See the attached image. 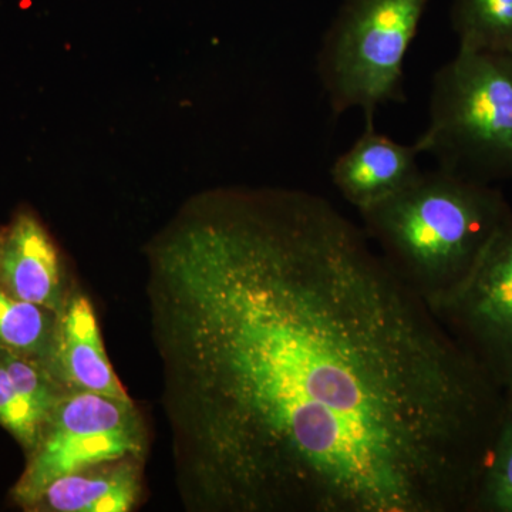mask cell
Listing matches in <instances>:
<instances>
[{
  "label": "cell",
  "instance_id": "cell-1",
  "mask_svg": "<svg viewBox=\"0 0 512 512\" xmlns=\"http://www.w3.org/2000/svg\"><path fill=\"white\" fill-rule=\"evenodd\" d=\"M191 512H470L503 387L330 202L192 198L147 245Z\"/></svg>",
  "mask_w": 512,
  "mask_h": 512
},
{
  "label": "cell",
  "instance_id": "cell-2",
  "mask_svg": "<svg viewBox=\"0 0 512 512\" xmlns=\"http://www.w3.org/2000/svg\"><path fill=\"white\" fill-rule=\"evenodd\" d=\"M511 211L493 184L437 167L360 217L393 274L434 312L467 284Z\"/></svg>",
  "mask_w": 512,
  "mask_h": 512
},
{
  "label": "cell",
  "instance_id": "cell-3",
  "mask_svg": "<svg viewBox=\"0 0 512 512\" xmlns=\"http://www.w3.org/2000/svg\"><path fill=\"white\" fill-rule=\"evenodd\" d=\"M414 144L468 180L512 181V53L458 49L434 73L429 124Z\"/></svg>",
  "mask_w": 512,
  "mask_h": 512
},
{
  "label": "cell",
  "instance_id": "cell-4",
  "mask_svg": "<svg viewBox=\"0 0 512 512\" xmlns=\"http://www.w3.org/2000/svg\"><path fill=\"white\" fill-rule=\"evenodd\" d=\"M429 0H343L318 53V76L333 116L362 110L375 124L383 104L404 103V57Z\"/></svg>",
  "mask_w": 512,
  "mask_h": 512
},
{
  "label": "cell",
  "instance_id": "cell-5",
  "mask_svg": "<svg viewBox=\"0 0 512 512\" xmlns=\"http://www.w3.org/2000/svg\"><path fill=\"white\" fill-rule=\"evenodd\" d=\"M147 426L131 399L70 392L50 414L28 463L12 490L29 511L57 478L107 461L146 460Z\"/></svg>",
  "mask_w": 512,
  "mask_h": 512
},
{
  "label": "cell",
  "instance_id": "cell-6",
  "mask_svg": "<svg viewBox=\"0 0 512 512\" xmlns=\"http://www.w3.org/2000/svg\"><path fill=\"white\" fill-rule=\"evenodd\" d=\"M433 313L504 390L512 377V211L467 284Z\"/></svg>",
  "mask_w": 512,
  "mask_h": 512
},
{
  "label": "cell",
  "instance_id": "cell-7",
  "mask_svg": "<svg viewBox=\"0 0 512 512\" xmlns=\"http://www.w3.org/2000/svg\"><path fill=\"white\" fill-rule=\"evenodd\" d=\"M0 286L59 316L72 295L62 254L33 211L19 210L0 231Z\"/></svg>",
  "mask_w": 512,
  "mask_h": 512
},
{
  "label": "cell",
  "instance_id": "cell-8",
  "mask_svg": "<svg viewBox=\"0 0 512 512\" xmlns=\"http://www.w3.org/2000/svg\"><path fill=\"white\" fill-rule=\"evenodd\" d=\"M416 144L404 146L377 133L375 124L365 126L362 136L340 154L330 170L333 184L357 211L389 200L421 173Z\"/></svg>",
  "mask_w": 512,
  "mask_h": 512
},
{
  "label": "cell",
  "instance_id": "cell-9",
  "mask_svg": "<svg viewBox=\"0 0 512 512\" xmlns=\"http://www.w3.org/2000/svg\"><path fill=\"white\" fill-rule=\"evenodd\" d=\"M49 369L69 392L130 399L111 366L92 302L73 291L59 316Z\"/></svg>",
  "mask_w": 512,
  "mask_h": 512
},
{
  "label": "cell",
  "instance_id": "cell-10",
  "mask_svg": "<svg viewBox=\"0 0 512 512\" xmlns=\"http://www.w3.org/2000/svg\"><path fill=\"white\" fill-rule=\"evenodd\" d=\"M143 463V458H121L57 478L29 511H131L143 495Z\"/></svg>",
  "mask_w": 512,
  "mask_h": 512
},
{
  "label": "cell",
  "instance_id": "cell-11",
  "mask_svg": "<svg viewBox=\"0 0 512 512\" xmlns=\"http://www.w3.org/2000/svg\"><path fill=\"white\" fill-rule=\"evenodd\" d=\"M59 315L22 301L0 286V349L49 367Z\"/></svg>",
  "mask_w": 512,
  "mask_h": 512
},
{
  "label": "cell",
  "instance_id": "cell-12",
  "mask_svg": "<svg viewBox=\"0 0 512 512\" xmlns=\"http://www.w3.org/2000/svg\"><path fill=\"white\" fill-rule=\"evenodd\" d=\"M458 49L512 53V0H453Z\"/></svg>",
  "mask_w": 512,
  "mask_h": 512
},
{
  "label": "cell",
  "instance_id": "cell-13",
  "mask_svg": "<svg viewBox=\"0 0 512 512\" xmlns=\"http://www.w3.org/2000/svg\"><path fill=\"white\" fill-rule=\"evenodd\" d=\"M471 512H512V410L507 403L478 480Z\"/></svg>",
  "mask_w": 512,
  "mask_h": 512
},
{
  "label": "cell",
  "instance_id": "cell-14",
  "mask_svg": "<svg viewBox=\"0 0 512 512\" xmlns=\"http://www.w3.org/2000/svg\"><path fill=\"white\" fill-rule=\"evenodd\" d=\"M46 421L47 417L23 396L0 360V426L29 454Z\"/></svg>",
  "mask_w": 512,
  "mask_h": 512
},
{
  "label": "cell",
  "instance_id": "cell-15",
  "mask_svg": "<svg viewBox=\"0 0 512 512\" xmlns=\"http://www.w3.org/2000/svg\"><path fill=\"white\" fill-rule=\"evenodd\" d=\"M504 397L505 403H507V406L512 410V377L504 386Z\"/></svg>",
  "mask_w": 512,
  "mask_h": 512
}]
</instances>
